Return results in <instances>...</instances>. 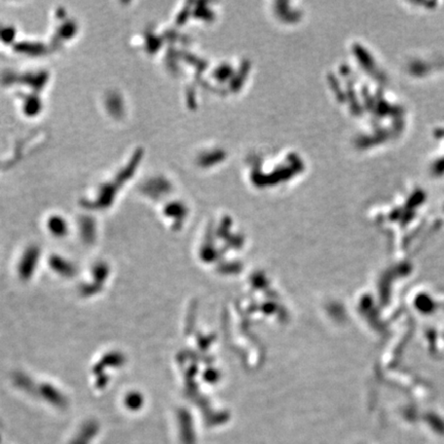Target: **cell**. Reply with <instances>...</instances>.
<instances>
[]
</instances>
